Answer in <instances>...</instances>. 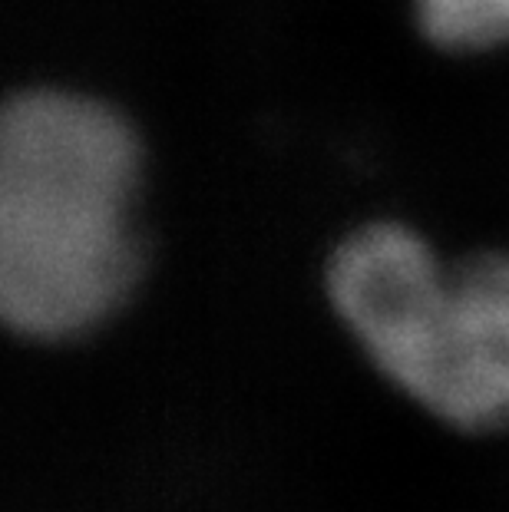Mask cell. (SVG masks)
<instances>
[{"mask_svg": "<svg viewBox=\"0 0 509 512\" xmlns=\"http://www.w3.org/2000/svg\"><path fill=\"white\" fill-rule=\"evenodd\" d=\"M139 146L110 106L24 93L0 123V311L27 337L96 328L136 278Z\"/></svg>", "mask_w": 509, "mask_h": 512, "instance_id": "cell-1", "label": "cell"}, {"mask_svg": "<svg viewBox=\"0 0 509 512\" xmlns=\"http://www.w3.org/2000/svg\"><path fill=\"white\" fill-rule=\"evenodd\" d=\"M387 377L457 427H506L509 258H473L443 278Z\"/></svg>", "mask_w": 509, "mask_h": 512, "instance_id": "cell-2", "label": "cell"}, {"mask_svg": "<svg viewBox=\"0 0 509 512\" xmlns=\"http://www.w3.org/2000/svg\"><path fill=\"white\" fill-rule=\"evenodd\" d=\"M443 268L414 232L371 225L338 248L328 271L331 301L371 361L387 370L414 337Z\"/></svg>", "mask_w": 509, "mask_h": 512, "instance_id": "cell-3", "label": "cell"}, {"mask_svg": "<svg viewBox=\"0 0 509 512\" xmlns=\"http://www.w3.org/2000/svg\"><path fill=\"white\" fill-rule=\"evenodd\" d=\"M417 14L440 47L483 50L509 43V0H417Z\"/></svg>", "mask_w": 509, "mask_h": 512, "instance_id": "cell-4", "label": "cell"}]
</instances>
